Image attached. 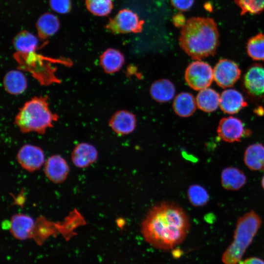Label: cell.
Here are the masks:
<instances>
[{
  "mask_svg": "<svg viewBox=\"0 0 264 264\" xmlns=\"http://www.w3.org/2000/svg\"><path fill=\"white\" fill-rule=\"evenodd\" d=\"M189 229V219L184 210L175 203L163 202L149 211L141 223V232L151 245L167 250L181 243Z\"/></svg>",
  "mask_w": 264,
  "mask_h": 264,
  "instance_id": "obj_1",
  "label": "cell"
},
{
  "mask_svg": "<svg viewBox=\"0 0 264 264\" xmlns=\"http://www.w3.org/2000/svg\"><path fill=\"white\" fill-rule=\"evenodd\" d=\"M219 43L217 25L211 18L191 17L181 28L180 47L193 59L214 56Z\"/></svg>",
  "mask_w": 264,
  "mask_h": 264,
  "instance_id": "obj_2",
  "label": "cell"
},
{
  "mask_svg": "<svg viewBox=\"0 0 264 264\" xmlns=\"http://www.w3.org/2000/svg\"><path fill=\"white\" fill-rule=\"evenodd\" d=\"M58 118V115L50 110L47 96H35L20 109L15 123L22 133L44 134Z\"/></svg>",
  "mask_w": 264,
  "mask_h": 264,
  "instance_id": "obj_3",
  "label": "cell"
},
{
  "mask_svg": "<svg viewBox=\"0 0 264 264\" xmlns=\"http://www.w3.org/2000/svg\"><path fill=\"white\" fill-rule=\"evenodd\" d=\"M262 223L261 217L254 211H250L239 218L236 225L233 240L223 254V264H238L240 262Z\"/></svg>",
  "mask_w": 264,
  "mask_h": 264,
  "instance_id": "obj_4",
  "label": "cell"
},
{
  "mask_svg": "<svg viewBox=\"0 0 264 264\" xmlns=\"http://www.w3.org/2000/svg\"><path fill=\"white\" fill-rule=\"evenodd\" d=\"M144 24V21L140 20L136 13L130 9H123L109 19L105 28L114 34L138 33L142 31Z\"/></svg>",
  "mask_w": 264,
  "mask_h": 264,
  "instance_id": "obj_5",
  "label": "cell"
},
{
  "mask_svg": "<svg viewBox=\"0 0 264 264\" xmlns=\"http://www.w3.org/2000/svg\"><path fill=\"white\" fill-rule=\"evenodd\" d=\"M188 86L195 90L208 88L214 80L213 69L207 63L196 60L187 67L184 74Z\"/></svg>",
  "mask_w": 264,
  "mask_h": 264,
  "instance_id": "obj_6",
  "label": "cell"
},
{
  "mask_svg": "<svg viewBox=\"0 0 264 264\" xmlns=\"http://www.w3.org/2000/svg\"><path fill=\"white\" fill-rule=\"evenodd\" d=\"M241 71L234 61L226 59H220L213 69L214 80L222 88L232 87L240 78Z\"/></svg>",
  "mask_w": 264,
  "mask_h": 264,
  "instance_id": "obj_7",
  "label": "cell"
},
{
  "mask_svg": "<svg viewBox=\"0 0 264 264\" xmlns=\"http://www.w3.org/2000/svg\"><path fill=\"white\" fill-rule=\"evenodd\" d=\"M246 92L256 99L264 98V66L260 64L250 66L243 78Z\"/></svg>",
  "mask_w": 264,
  "mask_h": 264,
  "instance_id": "obj_8",
  "label": "cell"
},
{
  "mask_svg": "<svg viewBox=\"0 0 264 264\" xmlns=\"http://www.w3.org/2000/svg\"><path fill=\"white\" fill-rule=\"evenodd\" d=\"M17 159L23 169L30 172L40 169L45 163L43 150L31 144H25L20 149Z\"/></svg>",
  "mask_w": 264,
  "mask_h": 264,
  "instance_id": "obj_9",
  "label": "cell"
},
{
  "mask_svg": "<svg viewBox=\"0 0 264 264\" xmlns=\"http://www.w3.org/2000/svg\"><path fill=\"white\" fill-rule=\"evenodd\" d=\"M248 133H249L245 131L242 121L233 116L221 118L217 128L219 137L229 143L238 142L244 134Z\"/></svg>",
  "mask_w": 264,
  "mask_h": 264,
  "instance_id": "obj_10",
  "label": "cell"
},
{
  "mask_svg": "<svg viewBox=\"0 0 264 264\" xmlns=\"http://www.w3.org/2000/svg\"><path fill=\"white\" fill-rule=\"evenodd\" d=\"M69 172L66 160L58 154L50 156L44 164V172L47 178L55 183L64 182Z\"/></svg>",
  "mask_w": 264,
  "mask_h": 264,
  "instance_id": "obj_11",
  "label": "cell"
},
{
  "mask_svg": "<svg viewBox=\"0 0 264 264\" xmlns=\"http://www.w3.org/2000/svg\"><path fill=\"white\" fill-rule=\"evenodd\" d=\"M109 126L118 135L130 134L134 131L136 126V116L128 110H118L110 118Z\"/></svg>",
  "mask_w": 264,
  "mask_h": 264,
  "instance_id": "obj_12",
  "label": "cell"
},
{
  "mask_svg": "<svg viewBox=\"0 0 264 264\" xmlns=\"http://www.w3.org/2000/svg\"><path fill=\"white\" fill-rule=\"evenodd\" d=\"M35 221L30 216L17 214L11 218L10 230L16 239L25 240L32 237L35 229Z\"/></svg>",
  "mask_w": 264,
  "mask_h": 264,
  "instance_id": "obj_13",
  "label": "cell"
},
{
  "mask_svg": "<svg viewBox=\"0 0 264 264\" xmlns=\"http://www.w3.org/2000/svg\"><path fill=\"white\" fill-rule=\"evenodd\" d=\"M71 156L72 162L76 167L85 168L97 160L98 151L93 145L83 142L75 146Z\"/></svg>",
  "mask_w": 264,
  "mask_h": 264,
  "instance_id": "obj_14",
  "label": "cell"
},
{
  "mask_svg": "<svg viewBox=\"0 0 264 264\" xmlns=\"http://www.w3.org/2000/svg\"><path fill=\"white\" fill-rule=\"evenodd\" d=\"M220 106L224 113L234 114L247 106L242 94L234 89H227L220 95Z\"/></svg>",
  "mask_w": 264,
  "mask_h": 264,
  "instance_id": "obj_15",
  "label": "cell"
},
{
  "mask_svg": "<svg viewBox=\"0 0 264 264\" xmlns=\"http://www.w3.org/2000/svg\"><path fill=\"white\" fill-rule=\"evenodd\" d=\"M99 61L105 72L112 74L122 68L125 63V57L119 50L109 48L100 55Z\"/></svg>",
  "mask_w": 264,
  "mask_h": 264,
  "instance_id": "obj_16",
  "label": "cell"
},
{
  "mask_svg": "<svg viewBox=\"0 0 264 264\" xmlns=\"http://www.w3.org/2000/svg\"><path fill=\"white\" fill-rule=\"evenodd\" d=\"M220 179L223 188L230 191L239 190L246 182V177L244 173L234 167L223 169L221 173Z\"/></svg>",
  "mask_w": 264,
  "mask_h": 264,
  "instance_id": "obj_17",
  "label": "cell"
},
{
  "mask_svg": "<svg viewBox=\"0 0 264 264\" xmlns=\"http://www.w3.org/2000/svg\"><path fill=\"white\" fill-rule=\"evenodd\" d=\"M3 87L9 94L19 95L22 93L27 87V81L24 74L19 70H11L4 75Z\"/></svg>",
  "mask_w": 264,
  "mask_h": 264,
  "instance_id": "obj_18",
  "label": "cell"
},
{
  "mask_svg": "<svg viewBox=\"0 0 264 264\" xmlns=\"http://www.w3.org/2000/svg\"><path fill=\"white\" fill-rule=\"evenodd\" d=\"M16 53L26 55L35 52L39 47L38 38L28 31H22L13 40Z\"/></svg>",
  "mask_w": 264,
  "mask_h": 264,
  "instance_id": "obj_19",
  "label": "cell"
},
{
  "mask_svg": "<svg viewBox=\"0 0 264 264\" xmlns=\"http://www.w3.org/2000/svg\"><path fill=\"white\" fill-rule=\"evenodd\" d=\"M36 26L38 37L44 41L57 32L60 27L59 20L54 14L45 13L39 18Z\"/></svg>",
  "mask_w": 264,
  "mask_h": 264,
  "instance_id": "obj_20",
  "label": "cell"
},
{
  "mask_svg": "<svg viewBox=\"0 0 264 264\" xmlns=\"http://www.w3.org/2000/svg\"><path fill=\"white\" fill-rule=\"evenodd\" d=\"M176 92L173 83L167 79H160L154 81L150 88V94L155 101L167 102L173 99Z\"/></svg>",
  "mask_w": 264,
  "mask_h": 264,
  "instance_id": "obj_21",
  "label": "cell"
},
{
  "mask_svg": "<svg viewBox=\"0 0 264 264\" xmlns=\"http://www.w3.org/2000/svg\"><path fill=\"white\" fill-rule=\"evenodd\" d=\"M243 161L249 169L264 171V146L257 143L248 146L244 153Z\"/></svg>",
  "mask_w": 264,
  "mask_h": 264,
  "instance_id": "obj_22",
  "label": "cell"
},
{
  "mask_svg": "<svg viewBox=\"0 0 264 264\" xmlns=\"http://www.w3.org/2000/svg\"><path fill=\"white\" fill-rule=\"evenodd\" d=\"M197 103L194 96L187 92H182L177 94L173 103L175 112L179 116L188 117L195 111Z\"/></svg>",
  "mask_w": 264,
  "mask_h": 264,
  "instance_id": "obj_23",
  "label": "cell"
},
{
  "mask_svg": "<svg viewBox=\"0 0 264 264\" xmlns=\"http://www.w3.org/2000/svg\"><path fill=\"white\" fill-rule=\"evenodd\" d=\"M220 95L215 90L206 88L199 91L196 97L198 108L203 111L211 112L220 106Z\"/></svg>",
  "mask_w": 264,
  "mask_h": 264,
  "instance_id": "obj_24",
  "label": "cell"
},
{
  "mask_svg": "<svg viewBox=\"0 0 264 264\" xmlns=\"http://www.w3.org/2000/svg\"><path fill=\"white\" fill-rule=\"evenodd\" d=\"M246 50L248 56L255 61H264V34L258 33L247 42Z\"/></svg>",
  "mask_w": 264,
  "mask_h": 264,
  "instance_id": "obj_25",
  "label": "cell"
},
{
  "mask_svg": "<svg viewBox=\"0 0 264 264\" xmlns=\"http://www.w3.org/2000/svg\"><path fill=\"white\" fill-rule=\"evenodd\" d=\"M187 195L191 203L196 207L206 205L209 199L207 190L198 184L191 185L188 189Z\"/></svg>",
  "mask_w": 264,
  "mask_h": 264,
  "instance_id": "obj_26",
  "label": "cell"
},
{
  "mask_svg": "<svg viewBox=\"0 0 264 264\" xmlns=\"http://www.w3.org/2000/svg\"><path fill=\"white\" fill-rule=\"evenodd\" d=\"M85 4L88 10L97 16H106L113 9L112 0H86Z\"/></svg>",
  "mask_w": 264,
  "mask_h": 264,
  "instance_id": "obj_27",
  "label": "cell"
},
{
  "mask_svg": "<svg viewBox=\"0 0 264 264\" xmlns=\"http://www.w3.org/2000/svg\"><path fill=\"white\" fill-rule=\"evenodd\" d=\"M240 8L241 15L259 14L264 10V0H234Z\"/></svg>",
  "mask_w": 264,
  "mask_h": 264,
  "instance_id": "obj_28",
  "label": "cell"
},
{
  "mask_svg": "<svg viewBox=\"0 0 264 264\" xmlns=\"http://www.w3.org/2000/svg\"><path fill=\"white\" fill-rule=\"evenodd\" d=\"M49 5L53 11L60 14H66L71 9L70 0H49Z\"/></svg>",
  "mask_w": 264,
  "mask_h": 264,
  "instance_id": "obj_29",
  "label": "cell"
},
{
  "mask_svg": "<svg viewBox=\"0 0 264 264\" xmlns=\"http://www.w3.org/2000/svg\"><path fill=\"white\" fill-rule=\"evenodd\" d=\"M195 0H170L172 5L176 9L186 11L193 5Z\"/></svg>",
  "mask_w": 264,
  "mask_h": 264,
  "instance_id": "obj_30",
  "label": "cell"
},
{
  "mask_svg": "<svg viewBox=\"0 0 264 264\" xmlns=\"http://www.w3.org/2000/svg\"><path fill=\"white\" fill-rule=\"evenodd\" d=\"M185 16L181 13H178L172 18V22L174 25L177 28H182L186 23Z\"/></svg>",
  "mask_w": 264,
  "mask_h": 264,
  "instance_id": "obj_31",
  "label": "cell"
},
{
  "mask_svg": "<svg viewBox=\"0 0 264 264\" xmlns=\"http://www.w3.org/2000/svg\"><path fill=\"white\" fill-rule=\"evenodd\" d=\"M239 264H264V261L258 258L252 257L244 260Z\"/></svg>",
  "mask_w": 264,
  "mask_h": 264,
  "instance_id": "obj_32",
  "label": "cell"
},
{
  "mask_svg": "<svg viewBox=\"0 0 264 264\" xmlns=\"http://www.w3.org/2000/svg\"><path fill=\"white\" fill-rule=\"evenodd\" d=\"M262 186L264 190V176H263L262 179Z\"/></svg>",
  "mask_w": 264,
  "mask_h": 264,
  "instance_id": "obj_33",
  "label": "cell"
}]
</instances>
